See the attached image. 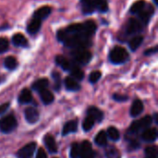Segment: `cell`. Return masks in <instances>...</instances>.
<instances>
[{
    "label": "cell",
    "instance_id": "1",
    "mask_svg": "<svg viewBox=\"0 0 158 158\" xmlns=\"http://www.w3.org/2000/svg\"><path fill=\"white\" fill-rule=\"evenodd\" d=\"M109 59L114 64H122L129 59V54L125 48L116 46L111 50L109 54Z\"/></svg>",
    "mask_w": 158,
    "mask_h": 158
},
{
    "label": "cell",
    "instance_id": "2",
    "mask_svg": "<svg viewBox=\"0 0 158 158\" xmlns=\"http://www.w3.org/2000/svg\"><path fill=\"white\" fill-rule=\"evenodd\" d=\"M152 122H153V118L149 116H146L137 121H134L131 125L129 129V132L131 134H137L139 131L148 129L151 126Z\"/></svg>",
    "mask_w": 158,
    "mask_h": 158
},
{
    "label": "cell",
    "instance_id": "3",
    "mask_svg": "<svg viewBox=\"0 0 158 158\" xmlns=\"http://www.w3.org/2000/svg\"><path fill=\"white\" fill-rule=\"evenodd\" d=\"M17 127V120L14 116L8 115L1 118L0 120V130L5 133H9L13 131Z\"/></svg>",
    "mask_w": 158,
    "mask_h": 158
},
{
    "label": "cell",
    "instance_id": "4",
    "mask_svg": "<svg viewBox=\"0 0 158 158\" xmlns=\"http://www.w3.org/2000/svg\"><path fill=\"white\" fill-rule=\"evenodd\" d=\"M72 56H73L74 60L77 63L82 64V65L89 63L92 58L91 53L85 49H75L74 52L72 53Z\"/></svg>",
    "mask_w": 158,
    "mask_h": 158
},
{
    "label": "cell",
    "instance_id": "5",
    "mask_svg": "<svg viewBox=\"0 0 158 158\" xmlns=\"http://www.w3.org/2000/svg\"><path fill=\"white\" fill-rule=\"evenodd\" d=\"M143 23L136 19H131L128 20L125 31L128 35H133L143 31Z\"/></svg>",
    "mask_w": 158,
    "mask_h": 158
},
{
    "label": "cell",
    "instance_id": "6",
    "mask_svg": "<svg viewBox=\"0 0 158 158\" xmlns=\"http://www.w3.org/2000/svg\"><path fill=\"white\" fill-rule=\"evenodd\" d=\"M95 154L93 150L92 144L89 141L82 142L81 145L80 151V158H94Z\"/></svg>",
    "mask_w": 158,
    "mask_h": 158
},
{
    "label": "cell",
    "instance_id": "7",
    "mask_svg": "<svg viewBox=\"0 0 158 158\" xmlns=\"http://www.w3.org/2000/svg\"><path fill=\"white\" fill-rule=\"evenodd\" d=\"M36 149L35 143H30L24 147H22L17 154L18 158H31Z\"/></svg>",
    "mask_w": 158,
    "mask_h": 158
},
{
    "label": "cell",
    "instance_id": "8",
    "mask_svg": "<svg viewBox=\"0 0 158 158\" xmlns=\"http://www.w3.org/2000/svg\"><path fill=\"white\" fill-rule=\"evenodd\" d=\"M154 11H155L154 6H150V5H145V6L143 7V9L140 13H138L139 19H140L139 20L143 24H147L148 21H149V19H150V18L154 14Z\"/></svg>",
    "mask_w": 158,
    "mask_h": 158
},
{
    "label": "cell",
    "instance_id": "9",
    "mask_svg": "<svg viewBox=\"0 0 158 158\" xmlns=\"http://www.w3.org/2000/svg\"><path fill=\"white\" fill-rule=\"evenodd\" d=\"M24 116L26 120L31 124L36 123L39 119V112L34 107H27L24 111Z\"/></svg>",
    "mask_w": 158,
    "mask_h": 158
},
{
    "label": "cell",
    "instance_id": "10",
    "mask_svg": "<svg viewBox=\"0 0 158 158\" xmlns=\"http://www.w3.org/2000/svg\"><path fill=\"white\" fill-rule=\"evenodd\" d=\"M156 138H157V130L156 128L146 129L142 134V139L147 143H152L156 141Z\"/></svg>",
    "mask_w": 158,
    "mask_h": 158
},
{
    "label": "cell",
    "instance_id": "11",
    "mask_svg": "<svg viewBox=\"0 0 158 158\" xmlns=\"http://www.w3.org/2000/svg\"><path fill=\"white\" fill-rule=\"evenodd\" d=\"M44 144H45L47 150L50 153L54 154V153H56L57 152V145L56 143V141H55V139L50 134H47V135L44 136Z\"/></svg>",
    "mask_w": 158,
    "mask_h": 158
},
{
    "label": "cell",
    "instance_id": "12",
    "mask_svg": "<svg viewBox=\"0 0 158 158\" xmlns=\"http://www.w3.org/2000/svg\"><path fill=\"white\" fill-rule=\"evenodd\" d=\"M87 114L89 117H91L94 121H98V122H101L103 118H104V115H103V112L98 109L97 107H94V106H91L88 108L87 110Z\"/></svg>",
    "mask_w": 158,
    "mask_h": 158
},
{
    "label": "cell",
    "instance_id": "13",
    "mask_svg": "<svg viewBox=\"0 0 158 158\" xmlns=\"http://www.w3.org/2000/svg\"><path fill=\"white\" fill-rule=\"evenodd\" d=\"M78 130V122L76 120H70L69 122H67L64 127H63V131H62V134L64 136L69 134V133H73L76 132Z\"/></svg>",
    "mask_w": 158,
    "mask_h": 158
},
{
    "label": "cell",
    "instance_id": "14",
    "mask_svg": "<svg viewBox=\"0 0 158 158\" xmlns=\"http://www.w3.org/2000/svg\"><path fill=\"white\" fill-rule=\"evenodd\" d=\"M41 25H42V20L36 19V18H33L30 23L28 24V27H27V31L29 33L31 34H34L36 32L39 31L40 28H41Z\"/></svg>",
    "mask_w": 158,
    "mask_h": 158
},
{
    "label": "cell",
    "instance_id": "15",
    "mask_svg": "<svg viewBox=\"0 0 158 158\" xmlns=\"http://www.w3.org/2000/svg\"><path fill=\"white\" fill-rule=\"evenodd\" d=\"M82 12L86 15L93 13L95 10V5L94 0H81Z\"/></svg>",
    "mask_w": 158,
    "mask_h": 158
},
{
    "label": "cell",
    "instance_id": "16",
    "mask_svg": "<svg viewBox=\"0 0 158 158\" xmlns=\"http://www.w3.org/2000/svg\"><path fill=\"white\" fill-rule=\"evenodd\" d=\"M51 11H52V9H51L50 6H44L39 8V9H37V10L35 11V13H34V18L40 19V20H43V19H46V18L50 15Z\"/></svg>",
    "mask_w": 158,
    "mask_h": 158
},
{
    "label": "cell",
    "instance_id": "17",
    "mask_svg": "<svg viewBox=\"0 0 158 158\" xmlns=\"http://www.w3.org/2000/svg\"><path fill=\"white\" fill-rule=\"evenodd\" d=\"M12 43L16 46L19 47H25L28 45V40L25 38V36L21 33H16L12 37Z\"/></svg>",
    "mask_w": 158,
    "mask_h": 158
},
{
    "label": "cell",
    "instance_id": "18",
    "mask_svg": "<svg viewBox=\"0 0 158 158\" xmlns=\"http://www.w3.org/2000/svg\"><path fill=\"white\" fill-rule=\"evenodd\" d=\"M143 111V104L142 103L141 100H135L131 107V117H137L140 114H142V112Z\"/></svg>",
    "mask_w": 158,
    "mask_h": 158
},
{
    "label": "cell",
    "instance_id": "19",
    "mask_svg": "<svg viewBox=\"0 0 158 158\" xmlns=\"http://www.w3.org/2000/svg\"><path fill=\"white\" fill-rule=\"evenodd\" d=\"M48 84H49V81L47 79H40V80H37L35 82L32 83L31 88H32V90L40 93V92L45 90L47 88Z\"/></svg>",
    "mask_w": 158,
    "mask_h": 158
},
{
    "label": "cell",
    "instance_id": "20",
    "mask_svg": "<svg viewBox=\"0 0 158 158\" xmlns=\"http://www.w3.org/2000/svg\"><path fill=\"white\" fill-rule=\"evenodd\" d=\"M65 86H66L67 90L72 91V92H76L81 89V86L78 83V81L71 77H67L65 79Z\"/></svg>",
    "mask_w": 158,
    "mask_h": 158
},
{
    "label": "cell",
    "instance_id": "21",
    "mask_svg": "<svg viewBox=\"0 0 158 158\" xmlns=\"http://www.w3.org/2000/svg\"><path fill=\"white\" fill-rule=\"evenodd\" d=\"M56 63L64 70H69L71 69L70 62L62 56H56Z\"/></svg>",
    "mask_w": 158,
    "mask_h": 158
},
{
    "label": "cell",
    "instance_id": "22",
    "mask_svg": "<svg viewBox=\"0 0 158 158\" xmlns=\"http://www.w3.org/2000/svg\"><path fill=\"white\" fill-rule=\"evenodd\" d=\"M32 100V95L31 94V92L28 89H23L19 96V102L20 104H28L31 103Z\"/></svg>",
    "mask_w": 158,
    "mask_h": 158
},
{
    "label": "cell",
    "instance_id": "23",
    "mask_svg": "<svg viewBox=\"0 0 158 158\" xmlns=\"http://www.w3.org/2000/svg\"><path fill=\"white\" fill-rule=\"evenodd\" d=\"M40 95H41V99L44 105H49V104L53 103V101H54L53 94L50 91H48L47 89L40 92Z\"/></svg>",
    "mask_w": 158,
    "mask_h": 158
},
{
    "label": "cell",
    "instance_id": "24",
    "mask_svg": "<svg viewBox=\"0 0 158 158\" xmlns=\"http://www.w3.org/2000/svg\"><path fill=\"white\" fill-rule=\"evenodd\" d=\"M83 29L84 31L91 37L96 31V24L93 20H87L85 23H83Z\"/></svg>",
    "mask_w": 158,
    "mask_h": 158
},
{
    "label": "cell",
    "instance_id": "25",
    "mask_svg": "<svg viewBox=\"0 0 158 158\" xmlns=\"http://www.w3.org/2000/svg\"><path fill=\"white\" fill-rule=\"evenodd\" d=\"M70 70V74H71V78H73L76 81H81L84 77V73L83 71L76 66H71Z\"/></svg>",
    "mask_w": 158,
    "mask_h": 158
},
{
    "label": "cell",
    "instance_id": "26",
    "mask_svg": "<svg viewBox=\"0 0 158 158\" xmlns=\"http://www.w3.org/2000/svg\"><path fill=\"white\" fill-rule=\"evenodd\" d=\"M95 143L99 146H106V143H107V136H106V131H100L96 136H95Z\"/></svg>",
    "mask_w": 158,
    "mask_h": 158
},
{
    "label": "cell",
    "instance_id": "27",
    "mask_svg": "<svg viewBox=\"0 0 158 158\" xmlns=\"http://www.w3.org/2000/svg\"><path fill=\"white\" fill-rule=\"evenodd\" d=\"M143 41V36H135L133 37L131 41H130V48L131 51H135L136 49H138L140 47V45L142 44Z\"/></svg>",
    "mask_w": 158,
    "mask_h": 158
},
{
    "label": "cell",
    "instance_id": "28",
    "mask_svg": "<svg viewBox=\"0 0 158 158\" xmlns=\"http://www.w3.org/2000/svg\"><path fill=\"white\" fill-rule=\"evenodd\" d=\"M145 5H146V3L143 0L137 1L136 3H134L131 6V14H138V13H140L143 9V7L145 6Z\"/></svg>",
    "mask_w": 158,
    "mask_h": 158
},
{
    "label": "cell",
    "instance_id": "29",
    "mask_svg": "<svg viewBox=\"0 0 158 158\" xmlns=\"http://www.w3.org/2000/svg\"><path fill=\"white\" fill-rule=\"evenodd\" d=\"M4 65H5V67L7 69L12 70V69H16L18 63H17V60H16L15 57H13V56H7V57H6V59L4 61Z\"/></svg>",
    "mask_w": 158,
    "mask_h": 158
},
{
    "label": "cell",
    "instance_id": "30",
    "mask_svg": "<svg viewBox=\"0 0 158 158\" xmlns=\"http://www.w3.org/2000/svg\"><path fill=\"white\" fill-rule=\"evenodd\" d=\"M106 158H121L119 151L116 147H109L106 152Z\"/></svg>",
    "mask_w": 158,
    "mask_h": 158
},
{
    "label": "cell",
    "instance_id": "31",
    "mask_svg": "<svg viewBox=\"0 0 158 158\" xmlns=\"http://www.w3.org/2000/svg\"><path fill=\"white\" fill-rule=\"evenodd\" d=\"M107 136L112 140V141H118L120 137L119 131L115 128V127H109L107 130Z\"/></svg>",
    "mask_w": 158,
    "mask_h": 158
},
{
    "label": "cell",
    "instance_id": "32",
    "mask_svg": "<svg viewBox=\"0 0 158 158\" xmlns=\"http://www.w3.org/2000/svg\"><path fill=\"white\" fill-rule=\"evenodd\" d=\"M80 151L81 146L77 143H73L70 147V158H80Z\"/></svg>",
    "mask_w": 158,
    "mask_h": 158
},
{
    "label": "cell",
    "instance_id": "33",
    "mask_svg": "<svg viewBox=\"0 0 158 158\" xmlns=\"http://www.w3.org/2000/svg\"><path fill=\"white\" fill-rule=\"evenodd\" d=\"M94 125V120L91 117H87L82 122V129L84 131H89Z\"/></svg>",
    "mask_w": 158,
    "mask_h": 158
},
{
    "label": "cell",
    "instance_id": "34",
    "mask_svg": "<svg viewBox=\"0 0 158 158\" xmlns=\"http://www.w3.org/2000/svg\"><path fill=\"white\" fill-rule=\"evenodd\" d=\"M95 7L98 8L100 11L105 12L108 9V5H107V0H94Z\"/></svg>",
    "mask_w": 158,
    "mask_h": 158
},
{
    "label": "cell",
    "instance_id": "35",
    "mask_svg": "<svg viewBox=\"0 0 158 158\" xmlns=\"http://www.w3.org/2000/svg\"><path fill=\"white\" fill-rule=\"evenodd\" d=\"M52 76H53V79H54V81H55V85H54V88L56 91H58L60 89V86H61V80H60V74L56 71H54L52 73Z\"/></svg>",
    "mask_w": 158,
    "mask_h": 158
},
{
    "label": "cell",
    "instance_id": "36",
    "mask_svg": "<svg viewBox=\"0 0 158 158\" xmlns=\"http://www.w3.org/2000/svg\"><path fill=\"white\" fill-rule=\"evenodd\" d=\"M101 72L100 71H94V72H92L91 74H90V76H89V81H90V82L91 83H95V82H97L99 80H100V78H101Z\"/></svg>",
    "mask_w": 158,
    "mask_h": 158
},
{
    "label": "cell",
    "instance_id": "37",
    "mask_svg": "<svg viewBox=\"0 0 158 158\" xmlns=\"http://www.w3.org/2000/svg\"><path fill=\"white\" fill-rule=\"evenodd\" d=\"M146 156H157V148L156 146H149L145 149Z\"/></svg>",
    "mask_w": 158,
    "mask_h": 158
},
{
    "label": "cell",
    "instance_id": "38",
    "mask_svg": "<svg viewBox=\"0 0 158 158\" xmlns=\"http://www.w3.org/2000/svg\"><path fill=\"white\" fill-rule=\"evenodd\" d=\"M8 49V41L6 38H0V53H4Z\"/></svg>",
    "mask_w": 158,
    "mask_h": 158
},
{
    "label": "cell",
    "instance_id": "39",
    "mask_svg": "<svg viewBox=\"0 0 158 158\" xmlns=\"http://www.w3.org/2000/svg\"><path fill=\"white\" fill-rule=\"evenodd\" d=\"M113 98H114V100L118 101V102H124V101L128 100L127 95H121V94H115L113 95Z\"/></svg>",
    "mask_w": 158,
    "mask_h": 158
},
{
    "label": "cell",
    "instance_id": "40",
    "mask_svg": "<svg viewBox=\"0 0 158 158\" xmlns=\"http://www.w3.org/2000/svg\"><path fill=\"white\" fill-rule=\"evenodd\" d=\"M36 158H47L46 153H45V151L43 148H40L38 150L37 155H36Z\"/></svg>",
    "mask_w": 158,
    "mask_h": 158
},
{
    "label": "cell",
    "instance_id": "41",
    "mask_svg": "<svg viewBox=\"0 0 158 158\" xmlns=\"http://www.w3.org/2000/svg\"><path fill=\"white\" fill-rule=\"evenodd\" d=\"M139 146H140V143H139L136 140L131 141V143H130V148H131V149H136V148H138Z\"/></svg>",
    "mask_w": 158,
    "mask_h": 158
},
{
    "label": "cell",
    "instance_id": "42",
    "mask_svg": "<svg viewBox=\"0 0 158 158\" xmlns=\"http://www.w3.org/2000/svg\"><path fill=\"white\" fill-rule=\"evenodd\" d=\"M8 106H9V104L8 103L4 104V105H1L0 106V115L3 114V113H5L6 111V109L8 108Z\"/></svg>",
    "mask_w": 158,
    "mask_h": 158
},
{
    "label": "cell",
    "instance_id": "43",
    "mask_svg": "<svg viewBox=\"0 0 158 158\" xmlns=\"http://www.w3.org/2000/svg\"><path fill=\"white\" fill-rule=\"evenodd\" d=\"M157 52V47L156 46H155L154 48H151V49H147L146 51H145V55L146 56H148V55H151V54H154V53H156Z\"/></svg>",
    "mask_w": 158,
    "mask_h": 158
},
{
    "label": "cell",
    "instance_id": "44",
    "mask_svg": "<svg viewBox=\"0 0 158 158\" xmlns=\"http://www.w3.org/2000/svg\"><path fill=\"white\" fill-rule=\"evenodd\" d=\"M145 158H157V156H146Z\"/></svg>",
    "mask_w": 158,
    "mask_h": 158
},
{
    "label": "cell",
    "instance_id": "45",
    "mask_svg": "<svg viewBox=\"0 0 158 158\" xmlns=\"http://www.w3.org/2000/svg\"><path fill=\"white\" fill-rule=\"evenodd\" d=\"M154 1H155V3H156V4L157 5V4H158V1H157V0H154Z\"/></svg>",
    "mask_w": 158,
    "mask_h": 158
}]
</instances>
